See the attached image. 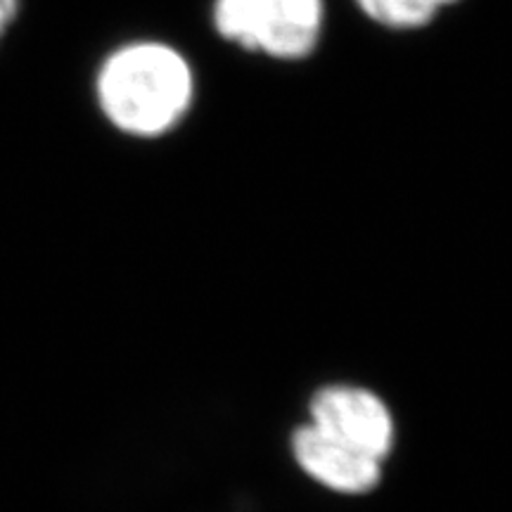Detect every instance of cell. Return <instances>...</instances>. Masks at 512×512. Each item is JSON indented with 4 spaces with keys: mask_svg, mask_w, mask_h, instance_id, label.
Here are the masks:
<instances>
[{
    "mask_svg": "<svg viewBox=\"0 0 512 512\" xmlns=\"http://www.w3.org/2000/svg\"><path fill=\"white\" fill-rule=\"evenodd\" d=\"M88 100L112 136L128 143H159L174 136L195 110V62L164 36L119 38L95 57Z\"/></svg>",
    "mask_w": 512,
    "mask_h": 512,
    "instance_id": "obj_1",
    "label": "cell"
},
{
    "mask_svg": "<svg viewBox=\"0 0 512 512\" xmlns=\"http://www.w3.org/2000/svg\"><path fill=\"white\" fill-rule=\"evenodd\" d=\"M216 41L268 62L294 64L316 53L328 27V0H209Z\"/></svg>",
    "mask_w": 512,
    "mask_h": 512,
    "instance_id": "obj_2",
    "label": "cell"
},
{
    "mask_svg": "<svg viewBox=\"0 0 512 512\" xmlns=\"http://www.w3.org/2000/svg\"><path fill=\"white\" fill-rule=\"evenodd\" d=\"M313 427L363 456L382 460L392 448L394 425L384 403L358 387H325L311 401Z\"/></svg>",
    "mask_w": 512,
    "mask_h": 512,
    "instance_id": "obj_3",
    "label": "cell"
},
{
    "mask_svg": "<svg viewBox=\"0 0 512 512\" xmlns=\"http://www.w3.org/2000/svg\"><path fill=\"white\" fill-rule=\"evenodd\" d=\"M299 465L318 482L347 494H363L380 482V460L339 444L318 427H302L292 439Z\"/></svg>",
    "mask_w": 512,
    "mask_h": 512,
    "instance_id": "obj_4",
    "label": "cell"
},
{
    "mask_svg": "<svg viewBox=\"0 0 512 512\" xmlns=\"http://www.w3.org/2000/svg\"><path fill=\"white\" fill-rule=\"evenodd\" d=\"M351 8L387 34H418L430 29L460 0H349Z\"/></svg>",
    "mask_w": 512,
    "mask_h": 512,
    "instance_id": "obj_5",
    "label": "cell"
},
{
    "mask_svg": "<svg viewBox=\"0 0 512 512\" xmlns=\"http://www.w3.org/2000/svg\"><path fill=\"white\" fill-rule=\"evenodd\" d=\"M19 12H22V0H0V41L15 27Z\"/></svg>",
    "mask_w": 512,
    "mask_h": 512,
    "instance_id": "obj_6",
    "label": "cell"
}]
</instances>
